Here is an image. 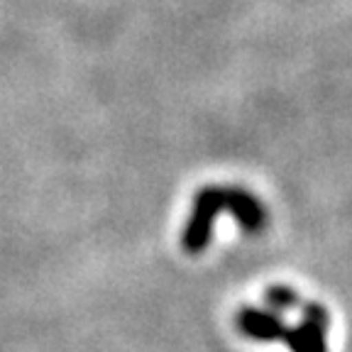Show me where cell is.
<instances>
[{
	"label": "cell",
	"mask_w": 352,
	"mask_h": 352,
	"mask_svg": "<svg viewBox=\"0 0 352 352\" xmlns=\"http://www.w3.org/2000/svg\"><path fill=\"white\" fill-rule=\"evenodd\" d=\"M220 210H223V188L220 186H204L193 196L191 215L182 235V245L188 254H201L210 245Z\"/></svg>",
	"instance_id": "6da1fadb"
},
{
	"label": "cell",
	"mask_w": 352,
	"mask_h": 352,
	"mask_svg": "<svg viewBox=\"0 0 352 352\" xmlns=\"http://www.w3.org/2000/svg\"><path fill=\"white\" fill-rule=\"evenodd\" d=\"M223 210H228L245 232H259L267 223V208L262 201L242 186L223 188Z\"/></svg>",
	"instance_id": "7a4b0ae2"
},
{
	"label": "cell",
	"mask_w": 352,
	"mask_h": 352,
	"mask_svg": "<svg viewBox=\"0 0 352 352\" xmlns=\"http://www.w3.org/2000/svg\"><path fill=\"white\" fill-rule=\"evenodd\" d=\"M237 328H240L242 336L252 338L259 342H274L284 338L286 323L281 318V314L272 311V308H252L245 306L240 308V314L235 318Z\"/></svg>",
	"instance_id": "3957f363"
},
{
	"label": "cell",
	"mask_w": 352,
	"mask_h": 352,
	"mask_svg": "<svg viewBox=\"0 0 352 352\" xmlns=\"http://www.w3.org/2000/svg\"><path fill=\"white\" fill-rule=\"evenodd\" d=\"M325 333H328V330L301 320L298 325H286L281 340L286 342L289 352H328Z\"/></svg>",
	"instance_id": "277c9868"
},
{
	"label": "cell",
	"mask_w": 352,
	"mask_h": 352,
	"mask_svg": "<svg viewBox=\"0 0 352 352\" xmlns=\"http://www.w3.org/2000/svg\"><path fill=\"white\" fill-rule=\"evenodd\" d=\"M264 303H267V308L276 311V314H286V311L301 306V298H298V294L294 292L292 286L274 284L264 292Z\"/></svg>",
	"instance_id": "5b68a950"
},
{
	"label": "cell",
	"mask_w": 352,
	"mask_h": 352,
	"mask_svg": "<svg viewBox=\"0 0 352 352\" xmlns=\"http://www.w3.org/2000/svg\"><path fill=\"white\" fill-rule=\"evenodd\" d=\"M301 318L306 320V323H314L318 325V328L328 330L330 328V314H328V308L323 306V303L318 301H306L301 303Z\"/></svg>",
	"instance_id": "8992f818"
}]
</instances>
